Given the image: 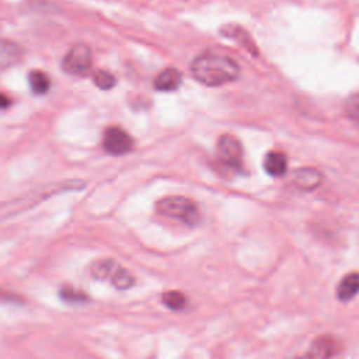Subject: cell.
Returning a JSON list of instances; mask_svg holds the SVG:
<instances>
[{"mask_svg":"<svg viewBox=\"0 0 359 359\" xmlns=\"http://www.w3.org/2000/svg\"><path fill=\"white\" fill-rule=\"evenodd\" d=\"M191 73L203 86L219 87L236 81L241 69L231 56L217 50H205L194 57Z\"/></svg>","mask_w":359,"mask_h":359,"instance_id":"6da1fadb","label":"cell"},{"mask_svg":"<svg viewBox=\"0 0 359 359\" xmlns=\"http://www.w3.org/2000/svg\"><path fill=\"white\" fill-rule=\"evenodd\" d=\"M83 187H86L84 182L81 181H66V182H60V184H52L48 189L41 188L36 192H31L28 195H25L24 198H18L14 201H8L0 205V220L8 219L11 216H15L18 213H21L22 210L31 209L32 206H35L36 203H39L41 201L49 198L50 195L56 194V192H65V191H76V189H81Z\"/></svg>","mask_w":359,"mask_h":359,"instance_id":"7a4b0ae2","label":"cell"},{"mask_svg":"<svg viewBox=\"0 0 359 359\" xmlns=\"http://www.w3.org/2000/svg\"><path fill=\"white\" fill-rule=\"evenodd\" d=\"M156 210L165 217L180 220L181 223L192 227L201 220L198 205L185 196H167L156 203Z\"/></svg>","mask_w":359,"mask_h":359,"instance_id":"3957f363","label":"cell"},{"mask_svg":"<svg viewBox=\"0 0 359 359\" xmlns=\"http://www.w3.org/2000/svg\"><path fill=\"white\" fill-rule=\"evenodd\" d=\"M93 65L91 49L86 43L73 45L62 60V69L73 76H84Z\"/></svg>","mask_w":359,"mask_h":359,"instance_id":"277c9868","label":"cell"},{"mask_svg":"<svg viewBox=\"0 0 359 359\" xmlns=\"http://www.w3.org/2000/svg\"><path fill=\"white\" fill-rule=\"evenodd\" d=\"M219 161L236 171H241L243 167V146L237 137L231 135H223L217 140Z\"/></svg>","mask_w":359,"mask_h":359,"instance_id":"5b68a950","label":"cell"},{"mask_svg":"<svg viewBox=\"0 0 359 359\" xmlns=\"http://www.w3.org/2000/svg\"><path fill=\"white\" fill-rule=\"evenodd\" d=\"M102 147L111 156H122L132 150L133 139L121 126H109L104 132Z\"/></svg>","mask_w":359,"mask_h":359,"instance_id":"8992f818","label":"cell"},{"mask_svg":"<svg viewBox=\"0 0 359 359\" xmlns=\"http://www.w3.org/2000/svg\"><path fill=\"white\" fill-rule=\"evenodd\" d=\"M337 353V341L331 335H318L303 356L297 359H331Z\"/></svg>","mask_w":359,"mask_h":359,"instance_id":"52a82bcc","label":"cell"},{"mask_svg":"<svg viewBox=\"0 0 359 359\" xmlns=\"http://www.w3.org/2000/svg\"><path fill=\"white\" fill-rule=\"evenodd\" d=\"M24 56V49L8 39L0 38V69H10L21 62Z\"/></svg>","mask_w":359,"mask_h":359,"instance_id":"ba28073f","label":"cell"},{"mask_svg":"<svg viewBox=\"0 0 359 359\" xmlns=\"http://www.w3.org/2000/svg\"><path fill=\"white\" fill-rule=\"evenodd\" d=\"M121 268V265L111 259V258H102L98 261H94L90 265V276L95 280H107L109 279V282L114 279V276L116 275L118 269Z\"/></svg>","mask_w":359,"mask_h":359,"instance_id":"9c48e42d","label":"cell"},{"mask_svg":"<svg viewBox=\"0 0 359 359\" xmlns=\"http://www.w3.org/2000/svg\"><path fill=\"white\" fill-rule=\"evenodd\" d=\"M182 83V74L178 69L167 67L161 70L154 79V88L158 91H172Z\"/></svg>","mask_w":359,"mask_h":359,"instance_id":"30bf717a","label":"cell"},{"mask_svg":"<svg viewBox=\"0 0 359 359\" xmlns=\"http://www.w3.org/2000/svg\"><path fill=\"white\" fill-rule=\"evenodd\" d=\"M264 170L271 177H282L287 171V157L282 151H269L264 158Z\"/></svg>","mask_w":359,"mask_h":359,"instance_id":"8fae6325","label":"cell"},{"mask_svg":"<svg viewBox=\"0 0 359 359\" xmlns=\"http://www.w3.org/2000/svg\"><path fill=\"white\" fill-rule=\"evenodd\" d=\"M323 180V175L320 171L314 168H299L294 171V178L293 182L297 188L303 191H311L320 185Z\"/></svg>","mask_w":359,"mask_h":359,"instance_id":"7c38bea8","label":"cell"},{"mask_svg":"<svg viewBox=\"0 0 359 359\" xmlns=\"http://www.w3.org/2000/svg\"><path fill=\"white\" fill-rule=\"evenodd\" d=\"M359 293V272L346 273L338 283L337 297L341 302H349Z\"/></svg>","mask_w":359,"mask_h":359,"instance_id":"4fadbf2b","label":"cell"},{"mask_svg":"<svg viewBox=\"0 0 359 359\" xmlns=\"http://www.w3.org/2000/svg\"><path fill=\"white\" fill-rule=\"evenodd\" d=\"M28 83H29L31 91L36 95L46 94L50 88L49 77L41 70H31L28 74Z\"/></svg>","mask_w":359,"mask_h":359,"instance_id":"5bb4252c","label":"cell"},{"mask_svg":"<svg viewBox=\"0 0 359 359\" xmlns=\"http://www.w3.org/2000/svg\"><path fill=\"white\" fill-rule=\"evenodd\" d=\"M59 299L67 304H84L90 302V296L86 292L67 285L59 289Z\"/></svg>","mask_w":359,"mask_h":359,"instance_id":"9a60e30c","label":"cell"},{"mask_svg":"<svg viewBox=\"0 0 359 359\" xmlns=\"http://www.w3.org/2000/svg\"><path fill=\"white\" fill-rule=\"evenodd\" d=\"M161 302L165 307H168L172 311L184 310L188 304V297L180 290H167L161 294Z\"/></svg>","mask_w":359,"mask_h":359,"instance_id":"2e32d148","label":"cell"},{"mask_svg":"<svg viewBox=\"0 0 359 359\" xmlns=\"http://www.w3.org/2000/svg\"><path fill=\"white\" fill-rule=\"evenodd\" d=\"M111 283L118 290H128L135 285V276L129 271H126L123 266H121L116 275L114 276V279L111 280Z\"/></svg>","mask_w":359,"mask_h":359,"instance_id":"e0dca14e","label":"cell"},{"mask_svg":"<svg viewBox=\"0 0 359 359\" xmlns=\"http://www.w3.org/2000/svg\"><path fill=\"white\" fill-rule=\"evenodd\" d=\"M93 81L101 90H109L116 83L115 77L109 72H105V70H95L93 74Z\"/></svg>","mask_w":359,"mask_h":359,"instance_id":"ac0fdd59","label":"cell"},{"mask_svg":"<svg viewBox=\"0 0 359 359\" xmlns=\"http://www.w3.org/2000/svg\"><path fill=\"white\" fill-rule=\"evenodd\" d=\"M0 304H13V306H24L25 297L14 290L0 287Z\"/></svg>","mask_w":359,"mask_h":359,"instance_id":"d6986e66","label":"cell"},{"mask_svg":"<svg viewBox=\"0 0 359 359\" xmlns=\"http://www.w3.org/2000/svg\"><path fill=\"white\" fill-rule=\"evenodd\" d=\"M344 109H345V114L348 115V118H351L352 121L359 123V93L352 94L345 100Z\"/></svg>","mask_w":359,"mask_h":359,"instance_id":"ffe728a7","label":"cell"},{"mask_svg":"<svg viewBox=\"0 0 359 359\" xmlns=\"http://www.w3.org/2000/svg\"><path fill=\"white\" fill-rule=\"evenodd\" d=\"M10 104H11V100H10L6 94L0 93V109H6V108H8V107H10Z\"/></svg>","mask_w":359,"mask_h":359,"instance_id":"44dd1931","label":"cell"}]
</instances>
